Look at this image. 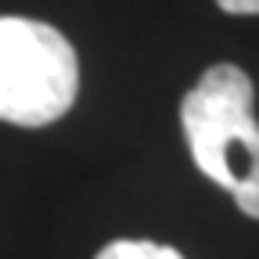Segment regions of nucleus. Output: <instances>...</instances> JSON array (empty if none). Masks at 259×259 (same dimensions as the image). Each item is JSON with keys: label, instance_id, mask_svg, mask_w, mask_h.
<instances>
[{"label": "nucleus", "instance_id": "4", "mask_svg": "<svg viewBox=\"0 0 259 259\" xmlns=\"http://www.w3.org/2000/svg\"><path fill=\"white\" fill-rule=\"evenodd\" d=\"M227 15H259V0H216Z\"/></svg>", "mask_w": 259, "mask_h": 259}, {"label": "nucleus", "instance_id": "3", "mask_svg": "<svg viewBox=\"0 0 259 259\" xmlns=\"http://www.w3.org/2000/svg\"><path fill=\"white\" fill-rule=\"evenodd\" d=\"M97 259H184L177 248L158 245V241H141V238H122L97 252Z\"/></svg>", "mask_w": 259, "mask_h": 259}, {"label": "nucleus", "instance_id": "2", "mask_svg": "<svg viewBox=\"0 0 259 259\" xmlns=\"http://www.w3.org/2000/svg\"><path fill=\"white\" fill-rule=\"evenodd\" d=\"M79 94V61L54 25L32 18H0V119L15 126H47L72 108Z\"/></svg>", "mask_w": 259, "mask_h": 259}, {"label": "nucleus", "instance_id": "1", "mask_svg": "<svg viewBox=\"0 0 259 259\" xmlns=\"http://www.w3.org/2000/svg\"><path fill=\"white\" fill-rule=\"evenodd\" d=\"M255 90L245 69L212 65L180 105L191 158L212 184H220L238 209L259 220V122Z\"/></svg>", "mask_w": 259, "mask_h": 259}]
</instances>
